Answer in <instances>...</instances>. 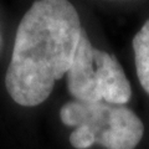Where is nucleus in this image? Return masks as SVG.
<instances>
[{
    "label": "nucleus",
    "instance_id": "f257e3e1",
    "mask_svg": "<svg viewBox=\"0 0 149 149\" xmlns=\"http://www.w3.org/2000/svg\"><path fill=\"white\" fill-rule=\"evenodd\" d=\"M82 27L76 8L65 0L35 1L17 26L5 87L15 103L41 104L73 62Z\"/></svg>",
    "mask_w": 149,
    "mask_h": 149
},
{
    "label": "nucleus",
    "instance_id": "f03ea898",
    "mask_svg": "<svg viewBox=\"0 0 149 149\" xmlns=\"http://www.w3.org/2000/svg\"><path fill=\"white\" fill-rule=\"evenodd\" d=\"M60 119L74 127L68 141L76 149L93 144L106 149H134L144 134V124L132 109L106 102L70 101L60 109Z\"/></svg>",
    "mask_w": 149,
    "mask_h": 149
},
{
    "label": "nucleus",
    "instance_id": "7ed1b4c3",
    "mask_svg": "<svg viewBox=\"0 0 149 149\" xmlns=\"http://www.w3.org/2000/svg\"><path fill=\"white\" fill-rule=\"evenodd\" d=\"M67 76V90L81 102L124 106L132 96L128 78L114 56L96 49L82 30Z\"/></svg>",
    "mask_w": 149,
    "mask_h": 149
},
{
    "label": "nucleus",
    "instance_id": "20e7f679",
    "mask_svg": "<svg viewBox=\"0 0 149 149\" xmlns=\"http://www.w3.org/2000/svg\"><path fill=\"white\" fill-rule=\"evenodd\" d=\"M133 51L138 80L149 95V19L134 36Z\"/></svg>",
    "mask_w": 149,
    "mask_h": 149
}]
</instances>
